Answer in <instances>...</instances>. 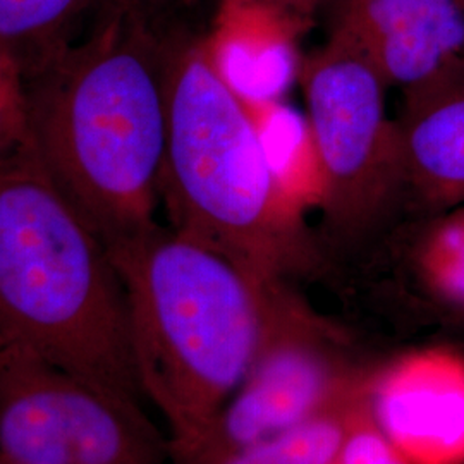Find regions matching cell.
Masks as SVG:
<instances>
[{"mask_svg":"<svg viewBox=\"0 0 464 464\" xmlns=\"http://www.w3.org/2000/svg\"><path fill=\"white\" fill-rule=\"evenodd\" d=\"M167 30L153 16L95 30L26 80L30 134L105 246L160 224Z\"/></svg>","mask_w":464,"mask_h":464,"instance_id":"obj_1","label":"cell"},{"mask_svg":"<svg viewBox=\"0 0 464 464\" xmlns=\"http://www.w3.org/2000/svg\"><path fill=\"white\" fill-rule=\"evenodd\" d=\"M107 249L128 299L136 381L172 459L197 446L243 381L291 287L162 224Z\"/></svg>","mask_w":464,"mask_h":464,"instance_id":"obj_2","label":"cell"},{"mask_svg":"<svg viewBox=\"0 0 464 464\" xmlns=\"http://www.w3.org/2000/svg\"><path fill=\"white\" fill-rule=\"evenodd\" d=\"M0 337L72 377L145 401L111 253L34 143L0 155Z\"/></svg>","mask_w":464,"mask_h":464,"instance_id":"obj_3","label":"cell"},{"mask_svg":"<svg viewBox=\"0 0 464 464\" xmlns=\"http://www.w3.org/2000/svg\"><path fill=\"white\" fill-rule=\"evenodd\" d=\"M169 226L266 282L315 268L318 241L266 164L248 107L218 74L207 34L167 30Z\"/></svg>","mask_w":464,"mask_h":464,"instance_id":"obj_4","label":"cell"},{"mask_svg":"<svg viewBox=\"0 0 464 464\" xmlns=\"http://www.w3.org/2000/svg\"><path fill=\"white\" fill-rule=\"evenodd\" d=\"M299 84L324 170V229L360 241L399 218L396 119L385 111L381 74L346 45L327 40L303 57Z\"/></svg>","mask_w":464,"mask_h":464,"instance_id":"obj_5","label":"cell"},{"mask_svg":"<svg viewBox=\"0 0 464 464\" xmlns=\"http://www.w3.org/2000/svg\"><path fill=\"white\" fill-rule=\"evenodd\" d=\"M370 373L353 363L332 325L291 291L266 346L208 430L170 464L205 461L293 430L356 396Z\"/></svg>","mask_w":464,"mask_h":464,"instance_id":"obj_6","label":"cell"},{"mask_svg":"<svg viewBox=\"0 0 464 464\" xmlns=\"http://www.w3.org/2000/svg\"><path fill=\"white\" fill-rule=\"evenodd\" d=\"M327 40L408 92L464 63V0H324Z\"/></svg>","mask_w":464,"mask_h":464,"instance_id":"obj_7","label":"cell"},{"mask_svg":"<svg viewBox=\"0 0 464 464\" xmlns=\"http://www.w3.org/2000/svg\"><path fill=\"white\" fill-rule=\"evenodd\" d=\"M366 411L410 464H464V353L427 346L372 370Z\"/></svg>","mask_w":464,"mask_h":464,"instance_id":"obj_8","label":"cell"},{"mask_svg":"<svg viewBox=\"0 0 464 464\" xmlns=\"http://www.w3.org/2000/svg\"><path fill=\"white\" fill-rule=\"evenodd\" d=\"M399 218L464 203V63L402 92Z\"/></svg>","mask_w":464,"mask_h":464,"instance_id":"obj_9","label":"cell"},{"mask_svg":"<svg viewBox=\"0 0 464 464\" xmlns=\"http://www.w3.org/2000/svg\"><path fill=\"white\" fill-rule=\"evenodd\" d=\"M303 28L266 5L224 0L218 4L208 47L218 74L246 103L285 99L299 83L303 57L296 38Z\"/></svg>","mask_w":464,"mask_h":464,"instance_id":"obj_10","label":"cell"},{"mask_svg":"<svg viewBox=\"0 0 464 464\" xmlns=\"http://www.w3.org/2000/svg\"><path fill=\"white\" fill-rule=\"evenodd\" d=\"M59 370V368H57ZM71 464H170V446L145 401L59 370Z\"/></svg>","mask_w":464,"mask_h":464,"instance_id":"obj_11","label":"cell"},{"mask_svg":"<svg viewBox=\"0 0 464 464\" xmlns=\"http://www.w3.org/2000/svg\"><path fill=\"white\" fill-rule=\"evenodd\" d=\"M0 463L71 464L59 370L2 337Z\"/></svg>","mask_w":464,"mask_h":464,"instance_id":"obj_12","label":"cell"},{"mask_svg":"<svg viewBox=\"0 0 464 464\" xmlns=\"http://www.w3.org/2000/svg\"><path fill=\"white\" fill-rule=\"evenodd\" d=\"M391 227L421 312L439 324L464 318V203Z\"/></svg>","mask_w":464,"mask_h":464,"instance_id":"obj_13","label":"cell"},{"mask_svg":"<svg viewBox=\"0 0 464 464\" xmlns=\"http://www.w3.org/2000/svg\"><path fill=\"white\" fill-rule=\"evenodd\" d=\"M246 107L284 197L303 216L320 210L325 184L308 116L285 99L255 102Z\"/></svg>","mask_w":464,"mask_h":464,"instance_id":"obj_14","label":"cell"},{"mask_svg":"<svg viewBox=\"0 0 464 464\" xmlns=\"http://www.w3.org/2000/svg\"><path fill=\"white\" fill-rule=\"evenodd\" d=\"M90 0H0V42L11 50L24 80L74 40Z\"/></svg>","mask_w":464,"mask_h":464,"instance_id":"obj_15","label":"cell"},{"mask_svg":"<svg viewBox=\"0 0 464 464\" xmlns=\"http://www.w3.org/2000/svg\"><path fill=\"white\" fill-rule=\"evenodd\" d=\"M366 387L368 383L356 396L293 430L188 464H332L349 431L365 411Z\"/></svg>","mask_w":464,"mask_h":464,"instance_id":"obj_16","label":"cell"},{"mask_svg":"<svg viewBox=\"0 0 464 464\" xmlns=\"http://www.w3.org/2000/svg\"><path fill=\"white\" fill-rule=\"evenodd\" d=\"M30 143L26 80L16 57L0 42V155Z\"/></svg>","mask_w":464,"mask_h":464,"instance_id":"obj_17","label":"cell"},{"mask_svg":"<svg viewBox=\"0 0 464 464\" xmlns=\"http://www.w3.org/2000/svg\"><path fill=\"white\" fill-rule=\"evenodd\" d=\"M332 464H410L383 437L368 411L358 418Z\"/></svg>","mask_w":464,"mask_h":464,"instance_id":"obj_18","label":"cell"},{"mask_svg":"<svg viewBox=\"0 0 464 464\" xmlns=\"http://www.w3.org/2000/svg\"><path fill=\"white\" fill-rule=\"evenodd\" d=\"M164 2L166 0H90L84 14L86 30H95L131 17L153 16Z\"/></svg>","mask_w":464,"mask_h":464,"instance_id":"obj_19","label":"cell"},{"mask_svg":"<svg viewBox=\"0 0 464 464\" xmlns=\"http://www.w3.org/2000/svg\"><path fill=\"white\" fill-rule=\"evenodd\" d=\"M243 2H253V4L266 5L268 9H274L284 16L293 19L304 30L306 24L314 21V17L320 13L324 0H243Z\"/></svg>","mask_w":464,"mask_h":464,"instance_id":"obj_20","label":"cell"},{"mask_svg":"<svg viewBox=\"0 0 464 464\" xmlns=\"http://www.w3.org/2000/svg\"><path fill=\"white\" fill-rule=\"evenodd\" d=\"M444 327H449L450 331L459 334L461 337H464V318H456V320H448L442 324Z\"/></svg>","mask_w":464,"mask_h":464,"instance_id":"obj_21","label":"cell"},{"mask_svg":"<svg viewBox=\"0 0 464 464\" xmlns=\"http://www.w3.org/2000/svg\"><path fill=\"white\" fill-rule=\"evenodd\" d=\"M0 464H2V463H0Z\"/></svg>","mask_w":464,"mask_h":464,"instance_id":"obj_22","label":"cell"}]
</instances>
